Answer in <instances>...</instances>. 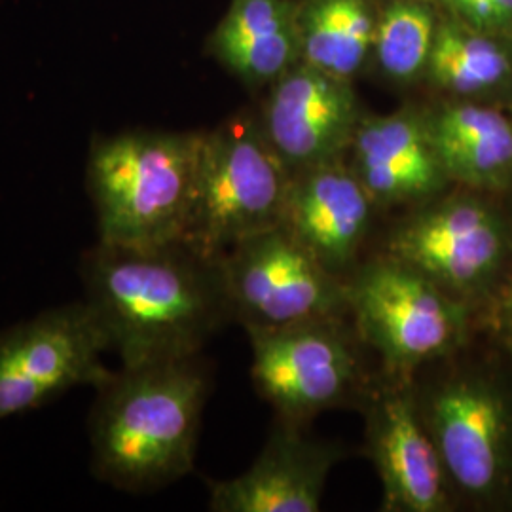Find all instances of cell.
Returning <instances> with one entry per match:
<instances>
[{"instance_id": "obj_2", "label": "cell", "mask_w": 512, "mask_h": 512, "mask_svg": "<svg viewBox=\"0 0 512 512\" xmlns=\"http://www.w3.org/2000/svg\"><path fill=\"white\" fill-rule=\"evenodd\" d=\"M93 471L126 492H148L190 475L198 448L209 372L198 355L122 366L97 387Z\"/></svg>"}, {"instance_id": "obj_11", "label": "cell", "mask_w": 512, "mask_h": 512, "mask_svg": "<svg viewBox=\"0 0 512 512\" xmlns=\"http://www.w3.org/2000/svg\"><path fill=\"white\" fill-rule=\"evenodd\" d=\"M363 403L366 456L382 480V511H450L454 492L421 414L416 376L382 370Z\"/></svg>"}, {"instance_id": "obj_3", "label": "cell", "mask_w": 512, "mask_h": 512, "mask_svg": "<svg viewBox=\"0 0 512 512\" xmlns=\"http://www.w3.org/2000/svg\"><path fill=\"white\" fill-rule=\"evenodd\" d=\"M202 143L203 131H126L95 139L88 190L99 241L126 247L183 241Z\"/></svg>"}, {"instance_id": "obj_6", "label": "cell", "mask_w": 512, "mask_h": 512, "mask_svg": "<svg viewBox=\"0 0 512 512\" xmlns=\"http://www.w3.org/2000/svg\"><path fill=\"white\" fill-rule=\"evenodd\" d=\"M418 401L454 495L486 505L511 497L512 393L503 382L473 366L450 370L418 385Z\"/></svg>"}, {"instance_id": "obj_17", "label": "cell", "mask_w": 512, "mask_h": 512, "mask_svg": "<svg viewBox=\"0 0 512 512\" xmlns=\"http://www.w3.org/2000/svg\"><path fill=\"white\" fill-rule=\"evenodd\" d=\"M207 48L243 84L272 86L302 61L296 2L232 0Z\"/></svg>"}, {"instance_id": "obj_9", "label": "cell", "mask_w": 512, "mask_h": 512, "mask_svg": "<svg viewBox=\"0 0 512 512\" xmlns=\"http://www.w3.org/2000/svg\"><path fill=\"white\" fill-rule=\"evenodd\" d=\"M220 268L234 321L243 327H287L349 313L346 279L283 226L239 241L220 256Z\"/></svg>"}, {"instance_id": "obj_21", "label": "cell", "mask_w": 512, "mask_h": 512, "mask_svg": "<svg viewBox=\"0 0 512 512\" xmlns=\"http://www.w3.org/2000/svg\"><path fill=\"white\" fill-rule=\"evenodd\" d=\"M448 16L492 35L512 37V0H440Z\"/></svg>"}, {"instance_id": "obj_4", "label": "cell", "mask_w": 512, "mask_h": 512, "mask_svg": "<svg viewBox=\"0 0 512 512\" xmlns=\"http://www.w3.org/2000/svg\"><path fill=\"white\" fill-rule=\"evenodd\" d=\"M346 283L353 329L376 351L384 372L416 376L469 342L475 304L395 256L370 258Z\"/></svg>"}, {"instance_id": "obj_12", "label": "cell", "mask_w": 512, "mask_h": 512, "mask_svg": "<svg viewBox=\"0 0 512 512\" xmlns=\"http://www.w3.org/2000/svg\"><path fill=\"white\" fill-rule=\"evenodd\" d=\"M361 116L351 80L300 61L270 86L258 120L296 173L344 158Z\"/></svg>"}, {"instance_id": "obj_15", "label": "cell", "mask_w": 512, "mask_h": 512, "mask_svg": "<svg viewBox=\"0 0 512 512\" xmlns=\"http://www.w3.org/2000/svg\"><path fill=\"white\" fill-rule=\"evenodd\" d=\"M342 459L332 442L310 439L298 423L279 420L255 463L230 480L209 482L215 512H317L330 471Z\"/></svg>"}, {"instance_id": "obj_19", "label": "cell", "mask_w": 512, "mask_h": 512, "mask_svg": "<svg viewBox=\"0 0 512 512\" xmlns=\"http://www.w3.org/2000/svg\"><path fill=\"white\" fill-rule=\"evenodd\" d=\"M380 6L376 0L296 2L302 61L353 82L372 61Z\"/></svg>"}, {"instance_id": "obj_20", "label": "cell", "mask_w": 512, "mask_h": 512, "mask_svg": "<svg viewBox=\"0 0 512 512\" xmlns=\"http://www.w3.org/2000/svg\"><path fill=\"white\" fill-rule=\"evenodd\" d=\"M431 0H385L380 6L372 61L397 86L423 82L437 37Z\"/></svg>"}, {"instance_id": "obj_5", "label": "cell", "mask_w": 512, "mask_h": 512, "mask_svg": "<svg viewBox=\"0 0 512 512\" xmlns=\"http://www.w3.org/2000/svg\"><path fill=\"white\" fill-rule=\"evenodd\" d=\"M291 179L258 118L239 114L203 133L184 243L220 258L239 241L281 226Z\"/></svg>"}, {"instance_id": "obj_13", "label": "cell", "mask_w": 512, "mask_h": 512, "mask_svg": "<svg viewBox=\"0 0 512 512\" xmlns=\"http://www.w3.org/2000/svg\"><path fill=\"white\" fill-rule=\"evenodd\" d=\"M349 167L376 209L416 207L444 194L450 179L431 143L423 110L361 116L348 148Z\"/></svg>"}, {"instance_id": "obj_10", "label": "cell", "mask_w": 512, "mask_h": 512, "mask_svg": "<svg viewBox=\"0 0 512 512\" xmlns=\"http://www.w3.org/2000/svg\"><path fill=\"white\" fill-rule=\"evenodd\" d=\"M107 332L82 300L0 332V421L48 403L76 385L101 387Z\"/></svg>"}, {"instance_id": "obj_1", "label": "cell", "mask_w": 512, "mask_h": 512, "mask_svg": "<svg viewBox=\"0 0 512 512\" xmlns=\"http://www.w3.org/2000/svg\"><path fill=\"white\" fill-rule=\"evenodd\" d=\"M82 281L84 302L126 368L196 357L234 321L220 258L184 241L156 247L97 241L82 258Z\"/></svg>"}, {"instance_id": "obj_8", "label": "cell", "mask_w": 512, "mask_h": 512, "mask_svg": "<svg viewBox=\"0 0 512 512\" xmlns=\"http://www.w3.org/2000/svg\"><path fill=\"white\" fill-rule=\"evenodd\" d=\"M340 319L287 327H245L253 351L256 391L279 420L306 423L323 410L365 397L370 380L361 338Z\"/></svg>"}, {"instance_id": "obj_23", "label": "cell", "mask_w": 512, "mask_h": 512, "mask_svg": "<svg viewBox=\"0 0 512 512\" xmlns=\"http://www.w3.org/2000/svg\"><path fill=\"white\" fill-rule=\"evenodd\" d=\"M431 2H433V0H431Z\"/></svg>"}, {"instance_id": "obj_7", "label": "cell", "mask_w": 512, "mask_h": 512, "mask_svg": "<svg viewBox=\"0 0 512 512\" xmlns=\"http://www.w3.org/2000/svg\"><path fill=\"white\" fill-rule=\"evenodd\" d=\"M384 253L475 304L499 283L512 253L509 222L475 190L440 194L395 222Z\"/></svg>"}, {"instance_id": "obj_14", "label": "cell", "mask_w": 512, "mask_h": 512, "mask_svg": "<svg viewBox=\"0 0 512 512\" xmlns=\"http://www.w3.org/2000/svg\"><path fill=\"white\" fill-rule=\"evenodd\" d=\"M376 205L344 158L293 173L281 226L329 272L348 279Z\"/></svg>"}, {"instance_id": "obj_16", "label": "cell", "mask_w": 512, "mask_h": 512, "mask_svg": "<svg viewBox=\"0 0 512 512\" xmlns=\"http://www.w3.org/2000/svg\"><path fill=\"white\" fill-rule=\"evenodd\" d=\"M423 114L450 183L475 192L512 188L511 116L463 99H446Z\"/></svg>"}, {"instance_id": "obj_18", "label": "cell", "mask_w": 512, "mask_h": 512, "mask_svg": "<svg viewBox=\"0 0 512 512\" xmlns=\"http://www.w3.org/2000/svg\"><path fill=\"white\" fill-rule=\"evenodd\" d=\"M509 38L473 29L459 19H439L423 82L448 99L478 101L512 86Z\"/></svg>"}, {"instance_id": "obj_22", "label": "cell", "mask_w": 512, "mask_h": 512, "mask_svg": "<svg viewBox=\"0 0 512 512\" xmlns=\"http://www.w3.org/2000/svg\"><path fill=\"white\" fill-rule=\"evenodd\" d=\"M495 334L512 363V287L501 294L495 304Z\"/></svg>"}]
</instances>
